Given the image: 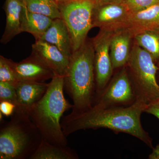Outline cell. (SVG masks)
<instances>
[{
	"label": "cell",
	"instance_id": "ba28073f",
	"mask_svg": "<svg viewBox=\"0 0 159 159\" xmlns=\"http://www.w3.org/2000/svg\"><path fill=\"white\" fill-rule=\"evenodd\" d=\"M114 33L113 30L101 29L92 40L94 51L96 84L95 99L101 93L112 76L114 69L111 61L110 48Z\"/></svg>",
	"mask_w": 159,
	"mask_h": 159
},
{
	"label": "cell",
	"instance_id": "83f0119b",
	"mask_svg": "<svg viewBox=\"0 0 159 159\" xmlns=\"http://www.w3.org/2000/svg\"><path fill=\"white\" fill-rule=\"evenodd\" d=\"M72 1V0H59V2H68V1Z\"/></svg>",
	"mask_w": 159,
	"mask_h": 159
},
{
	"label": "cell",
	"instance_id": "e0dca14e",
	"mask_svg": "<svg viewBox=\"0 0 159 159\" xmlns=\"http://www.w3.org/2000/svg\"><path fill=\"white\" fill-rule=\"evenodd\" d=\"M53 20L43 15L29 11L24 6L21 13V31L30 33L35 41L38 40L49 29Z\"/></svg>",
	"mask_w": 159,
	"mask_h": 159
},
{
	"label": "cell",
	"instance_id": "44dd1931",
	"mask_svg": "<svg viewBox=\"0 0 159 159\" xmlns=\"http://www.w3.org/2000/svg\"><path fill=\"white\" fill-rule=\"evenodd\" d=\"M0 81L16 86L20 82L9 62V59L0 56Z\"/></svg>",
	"mask_w": 159,
	"mask_h": 159
},
{
	"label": "cell",
	"instance_id": "f1b7e54d",
	"mask_svg": "<svg viewBox=\"0 0 159 159\" xmlns=\"http://www.w3.org/2000/svg\"><path fill=\"white\" fill-rule=\"evenodd\" d=\"M55 1H56V2H57V3L58 2H59V0H55Z\"/></svg>",
	"mask_w": 159,
	"mask_h": 159
},
{
	"label": "cell",
	"instance_id": "4316f807",
	"mask_svg": "<svg viewBox=\"0 0 159 159\" xmlns=\"http://www.w3.org/2000/svg\"><path fill=\"white\" fill-rule=\"evenodd\" d=\"M149 159H159V144L152 148V151L148 157Z\"/></svg>",
	"mask_w": 159,
	"mask_h": 159
},
{
	"label": "cell",
	"instance_id": "7402d4cb",
	"mask_svg": "<svg viewBox=\"0 0 159 159\" xmlns=\"http://www.w3.org/2000/svg\"><path fill=\"white\" fill-rule=\"evenodd\" d=\"M122 3L129 12H136L158 4L159 0H125Z\"/></svg>",
	"mask_w": 159,
	"mask_h": 159
},
{
	"label": "cell",
	"instance_id": "3957f363",
	"mask_svg": "<svg viewBox=\"0 0 159 159\" xmlns=\"http://www.w3.org/2000/svg\"><path fill=\"white\" fill-rule=\"evenodd\" d=\"M64 89L73 102L70 115L81 113L93 107L96 84L92 41L86 40L71 56L64 76Z\"/></svg>",
	"mask_w": 159,
	"mask_h": 159
},
{
	"label": "cell",
	"instance_id": "5b68a950",
	"mask_svg": "<svg viewBox=\"0 0 159 159\" xmlns=\"http://www.w3.org/2000/svg\"><path fill=\"white\" fill-rule=\"evenodd\" d=\"M127 72L136 100L148 105L159 99L158 67L149 53L138 44L130 51Z\"/></svg>",
	"mask_w": 159,
	"mask_h": 159
},
{
	"label": "cell",
	"instance_id": "d4e9b609",
	"mask_svg": "<svg viewBox=\"0 0 159 159\" xmlns=\"http://www.w3.org/2000/svg\"><path fill=\"white\" fill-rule=\"evenodd\" d=\"M145 112L153 115L159 119V99L147 106Z\"/></svg>",
	"mask_w": 159,
	"mask_h": 159
},
{
	"label": "cell",
	"instance_id": "277c9868",
	"mask_svg": "<svg viewBox=\"0 0 159 159\" xmlns=\"http://www.w3.org/2000/svg\"><path fill=\"white\" fill-rule=\"evenodd\" d=\"M42 139L28 112L16 109L9 121L1 122L0 159H30Z\"/></svg>",
	"mask_w": 159,
	"mask_h": 159
},
{
	"label": "cell",
	"instance_id": "5bb4252c",
	"mask_svg": "<svg viewBox=\"0 0 159 159\" xmlns=\"http://www.w3.org/2000/svg\"><path fill=\"white\" fill-rule=\"evenodd\" d=\"M132 32L126 30L114 32L111 40L110 54L114 70L125 66L129 57V45Z\"/></svg>",
	"mask_w": 159,
	"mask_h": 159
},
{
	"label": "cell",
	"instance_id": "484cf974",
	"mask_svg": "<svg viewBox=\"0 0 159 159\" xmlns=\"http://www.w3.org/2000/svg\"><path fill=\"white\" fill-rule=\"evenodd\" d=\"M125 0H96L97 6H101L109 4H121Z\"/></svg>",
	"mask_w": 159,
	"mask_h": 159
},
{
	"label": "cell",
	"instance_id": "7c38bea8",
	"mask_svg": "<svg viewBox=\"0 0 159 159\" xmlns=\"http://www.w3.org/2000/svg\"><path fill=\"white\" fill-rule=\"evenodd\" d=\"M45 82L20 81L16 86V109L28 111L41 99L48 88Z\"/></svg>",
	"mask_w": 159,
	"mask_h": 159
},
{
	"label": "cell",
	"instance_id": "ac0fdd59",
	"mask_svg": "<svg viewBox=\"0 0 159 159\" xmlns=\"http://www.w3.org/2000/svg\"><path fill=\"white\" fill-rule=\"evenodd\" d=\"M76 152L67 146L51 144L43 139L30 159H77Z\"/></svg>",
	"mask_w": 159,
	"mask_h": 159
},
{
	"label": "cell",
	"instance_id": "8992f818",
	"mask_svg": "<svg viewBox=\"0 0 159 159\" xmlns=\"http://www.w3.org/2000/svg\"><path fill=\"white\" fill-rule=\"evenodd\" d=\"M61 18L68 30L73 53L86 41L89 31L94 27L93 15L96 0H72L59 2Z\"/></svg>",
	"mask_w": 159,
	"mask_h": 159
},
{
	"label": "cell",
	"instance_id": "6da1fadb",
	"mask_svg": "<svg viewBox=\"0 0 159 159\" xmlns=\"http://www.w3.org/2000/svg\"><path fill=\"white\" fill-rule=\"evenodd\" d=\"M147 105L136 100L128 107L97 108L62 117L61 125L66 137L77 131L105 128L115 133H123L135 137L153 148L152 139L142 127L141 117Z\"/></svg>",
	"mask_w": 159,
	"mask_h": 159
},
{
	"label": "cell",
	"instance_id": "30bf717a",
	"mask_svg": "<svg viewBox=\"0 0 159 159\" xmlns=\"http://www.w3.org/2000/svg\"><path fill=\"white\" fill-rule=\"evenodd\" d=\"M9 61L19 81L45 82L54 77L53 71L32 55L19 62Z\"/></svg>",
	"mask_w": 159,
	"mask_h": 159
},
{
	"label": "cell",
	"instance_id": "4fadbf2b",
	"mask_svg": "<svg viewBox=\"0 0 159 159\" xmlns=\"http://www.w3.org/2000/svg\"><path fill=\"white\" fill-rule=\"evenodd\" d=\"M39 40L55 46L70 58L73 54L70 33L65 23L61 18L53 20L49 29Z\"/></svg>",
	"mask_w": 159,
	"mask_h": 159
},
{
	"label": "cell",
	"instance_id": "8fae6325",
	"mask_svg": "<svg viewBox=\"0 0 159 159\" xmlns=\"http://www.w3.org/2000/svg\"><path fill=\"white\" fill-rule=\"evenodd\" d=\"M129 13L128 9L122 3L97 6L93 15V26L113 30L118 26H125Z\"/></svg>",
	"mask_w": 159,
	"mask_h": 159
},
{
	"label": "cell",
	"instance_id": "d6986e66",
	"mask_svg": "<svg viewBox=\"0 0 159 159\" xmlns=\"http://www.w3.org/2000/svg\"><path fill=\"white\" fill-rule=\"evenodd\" d=\"M137 44L149 53L159 67V29H145L132 32Z\"/></svg>",
	"mask_w": 159,
	"mask_h": 159
},
{
	"label": "cell",
	"instance_id": "9c48e42d",
	"mask_svg": "<svg viewBox=\"0 0 159 159\" xmlns=\"http://www.w3.org/2000/svg\"><path fill=\"white\" fill-rule=\"evenodd\" d=\"M31 55L51 69L54 74L65 75L70 58L55 46L44 41L36 40L32 45Z\"/></svg>",
	"mask_w": 159,
	"mask_h": 159
},
{
	"label": "cell",
	"instance_id": "cb8c5ba5",
	"mask_svg": "<svg viewBox=\"0 0 159 159\" xmlns=\"http://www.w3.org/2000/svg\"><path fill=\"white\" fill-rule=\"evenodd\" d=\"M16 106L8 101H0V112L6 117L11 116L14 114Z\"/></svg>",
	"mask_w": 159,
	"mask_h": 159
},
{
	"label": "cell",
	"instance_id": "2e32d148",
	"mask_svg": "<svg viewBox=\"0 0 159 159\" xmlns=\"http://www.w3.org/2000/svg\"><path fill=\"white\" fill-rule=\"evenodd\" d=\"M132 32L159 29V3L148 9L129 13L125 25Z\"/></svg>",
	"mask_w": 159,
	"mask_h": 159
},
{
	"label": "cell",
	"instance_id": "9a60e30c",
	"mask_svg": "<svg viewBox=\"0 0 159 159\" xmlns=\"http://www.w3.org/2000/svg\"><path fill=\"white\" fill-rule=\"evenodd\" d=\"M24 6L23 0H6L4 9L6 14V25L1 39L2 44H6L21 33V13Z\"/></svg>",
	"mask_w": 159,
	"mask_h": 159
},
{
	"label": "cell",
	"instance_id": "52a82bcc",
	"mask_svg": "<svg viewBox=\"0 0 159 159\" xmlns=\"http://www.w3.org/2000/svg\"><path fill=\"white\" fill-rule=\"evenodd\" d=\"M136 101V97L127 69L124 66L111 77L101 93L95 98L92 107L106 108L128 107Z\"/></svg>",
	"mask_w": 159,
	"mask_h": 159
},
{
	"label": "cell",
	"instance_id": "ffe728a7",
	"mask_svg": "<svg viewBox=\"0 0 159 159\" xmlns=\"http://www.w3.org/2000/svg\"><path fill=\"white\" fill-rule=\"evenodd\" d=\"M24 6L31 12L43 14L52 19L61 18L58 3L55 0H23Z\"/></svg>",
	"mask_w": 159,
	"mask_h": 159
},
{
	"label": "cell",
	"instance_id": "7a4b0ae2",
	"mask_svg": "<svg viewBox=\"0 0 159 159\" xmlns=\"http://www.w3.org/2000/svg\"><path fill=\"white\" fill-rule=\"evenodd\" d=\"M64 76L54 74L42 98L28 111L29 117L43 139L51 144L67 146L61 119L64 113L73 108L65 98Z\"/></svg>",
	"mask_w": 159,
	"mask_h": 159
},
{
	"label": "cell",
	"instance_id": "f546056e",
	"mask_svg": "<svg viewBox=\"0 0 159 159\" xmlns=\"http://www.w3.org/2000/svg\"></svg>",
	"mask_w": 159,
	"mask_h": 159
},
{
	"label": "cell",
	"instance_id": "603a6c76",
	"mask_svg": "<svg viewBox=\"0 0 159 159\" xmlns=\"http://www.w3.org/2000/svg\"><path fill=\"white\" fill-rule=\"evenodd\" d=\"M8 101L16 106V87L8 83L0 81V101Z\"/></svg>",
	"mask_w": 159,
	"mask_h": 159
}]
</instances>
